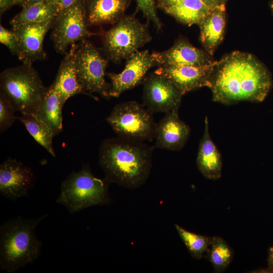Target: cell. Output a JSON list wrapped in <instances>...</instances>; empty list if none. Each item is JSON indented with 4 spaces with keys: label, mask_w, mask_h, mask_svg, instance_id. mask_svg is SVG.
<instances>
[{
    "label": "cell",
    "mask_w": 273,
    "mask_h": 273,
    "mask_svg": "<svg viewBox=\"0 0 273 273\" xmlns=\"http://www.w3.org/2000/svg\"><path fill=\"white\" fill-rule=\"evenodd\" d=\"M272 84L269 72L255 56L235 51L216 61L209 87L212 99L224 105L261 102Z\"/></svg>",
    "instance_id": "6da1fadb"
},
{
    "label": "cell",
    "mask_w": 273,
    "mask_h": 273,
    "mask_svg": "<svg viewBox=\"0 0 273 273\" xmlns=\"http://www.w3.org/2000/svg\"><path fill=\"white\" fill-rule=\"evenodd\" d=\"M153 150L143 142L119 136L106 139L99 152L105 178L130 189L141 187L149 177Z\"/></svg>",
    "instance_id": "7a4b0ae2"
},
{
    "label": "cell",
    "mask_w": 273,
    "mask_h": 273,
    "mask_svg": "<svg viewBox=\"0 0 273 273\" xmlns=\"http://www.w3.org/2000/svg\"><path fill=\"white\" fill-rule=\"evenodd\" d=\"M47 215L37 218L20 216L9 220L0 228V268L13 273L33 263L38 257L42 243L35 234L39 222Z\"/></svg>",
    "instance_id": "3957f363"
},
{
    "label": "cell",
    "mask_w": 273,
    "mask_h": 273,
    "mask_svg": "<svg viewBox=\"0 0 273 273\" xmlns=\"http://www.w3.org/2000/svg\"><path fill=\"white\" fill-rule=\"evenodd\" d=\"M47 90L32 64L22 63L1 73L0 94L15 112L35 115Z\"/></svg>",
    "instance_id": "277c9868"
},
{
    "label": "cell",
    "mask_w": 273,
    "mask_h": 273,
    "mask_svg": "<svg viewBox=\"0 0 273 273\" xmlns=\"http://www.w3.org/2000/svg\"><path fill=\"white\" fill-rule=\"evenodd\" d=\"M110 183L105 178L95 177L88 165L73 171L62 182L57 203L65 206L71 213L85 208L103 205L110 202L108 193Z\"/></svg>",
    "instance_id": "5b68a950"
},
{
    "label": "cell",
    "mask_w": 273,
    "mask_h": 273,
    "mask_svg": "<svg viewBox=\"0 0 273 273\" xmlns=\"http://www.w3.org/2000/svg\"><path fill=\"white\" fill-rule=\"evenodd\" d=\"M114 24L103 34V42L108 58L115 63L127 59L152 39L148 25L134 15H124Z\"/></svg>",
    "instance_id": "8992f818"
},
{
    "label": "cell",
    "mask_w": 273,
    "mask_h": 273,
    "mask_svg": "<svg viewBox=\"0 0 273 273\" xmlns=\"http://www.w3.org/2000/svg\"><path fill=\"white\" fill-rule=\"evenodd\" d=\"M106 120L119 137L141 142L154 139L156 124L152 113L136 102L118 104Z\"/></svg>",
    "instance_id": "52a82bcc"
},
{
    "label": "cell",
    "mask_w": 273,
    "mask_h": 273,
    "mask_svg": "<svg viewBox=\"0 0 273 273\" xmlns=\"http://www.w3.org/2000/svg\"><path fill=\"white\" fill-rule=\"evenodd\" d=\"M74 57L77 78L85 95L93 97L97 93L110 98V83L105 80L108 59L86 39L76 43Z\"/></svg>",
    "instance_id": "ba28073f"
},
{
    "label": "cell",
    "mask_w": 273,
    "mask_h": 273,
    "mask_svg": "<svg viewBox=\"0 0 273 273\" xmlns=\"http://www.w3.org/2000/svg\"><path fill=\"white\" fill-rule=\"evenodd\" d=\"M87 27L82 0L60 11L51 28V38L56 51L66 54L69 46L95 35Z\"/></svg>",
    "instance_id": "9c48e42d"
},
{
    "label": "cell",
    "mask_w": 273,
    "mask_h": 273,
    "mask_svg": "<svg viewBox=\"0 0 273 273\" xmlns=\"http://www.w3.org/2000/svg\"><path fill=\"white\" fill-rule=\"evenodd\" d=\"M143 83V105L151 113L178 110L183 95L168 78L154 71Z\"/></svg>",
    "instance_id": "30bf717a"
},
{
    "label": "cell",
    "mask_w": 273,
    "mask_h": 273,
    "mask_svg": "<svg viewBox=\"0 0 273 273\" xmlns=\"http://www.w3.org/2000/svg\"><path fill=\"white\" fill-rule=\"evenodd\" d=\"M157 66L152 53L138 51L126 59L124 69L119 73H108L111 81L109 96L118 97L122 93L143 82L148 70Z\"/></svg>",
    "instance_id": "8fae6325"
},
{
    "label": "cell",
    "mask_w": 273,
    "mask_h": 273,
    "mask_svg": "<svg viewBox=\"0 0 273 273\" xmlns=\"http://www.w3.org/2000/svg\"><path fill=\"white\" fill-rule=\"evenodd\" d=\"M216 61L204 66H161L154 72L168 78L184 95L203 87H210Z\"/></svg>",
    "instance_id": "7c38bea8"
},
{
    "label": "cell",
    "mask_w": 273,
    "mask_h": 273,
    "mask_svg": "<svg viewBox=\"0 0 273 273\" xmlns=\"http://www.w3.org/2000/svg\"><path fill=\"white\" fill-rule=\"evenodd\" d=\"M35 181L31 169L20 161L9 158L0 165V193L8 199L26 196Z\"/></svg>",
    "instance_id": "4fadbf2b"
},
{
    "label": "cell",
    "mask_w": 273,
    "mask_h": 273,
    "mask_svg": "<svg viewBox=\"0 0 273 273\" xmlns=\"http://www.w3.org/2000/svg\"><path fill=\"white\" fill-rule=\"evenodd\" d=\"M54 20L13 29L17 41V57L22 63L32 64L46 58L43 40L46 33L52 28Z\"/></svg>",
    "instance_id": "5bb4252c"
},
{
    "label": "cell",
    "mask_w": 273,
    "mask_h": 273,
    "mask_svg": "<svg viewBox=\"0 0 273 273\" xmlns=\"http://www.w3.org/2000/svg\"><path fill=\"white\" fill-rule=\"evenodd\" d=\"M190 128L179 117L178 111L165 114L156 124L154 139L155 147L170 151L181 150L187 142Z\"/></svg>",
    "instance_id": "9a60e30c"
},
{
    "label": "cell",
    "mask_w": 273,
    "mask_h": 273,
    "mask_svg": "<svg viewBox=\"0 0 273 273\" xmlns=\"http://www.w3.org/2000/svg\"><path fill=\"white\" fill-rule=\"evenodd\" d=\"M157 66H204L213 63L210 55L196 48L189 42L180 39L167 50L152 53Z\"/></svg>",
    "instance_id": "2e32d148"
},
{
    "label": "cell",
    "mask_w": 273,
    "mask_h": 273,
    "mask_svg": "<svg viewBox=\"0 0 273 273\" xmlns=\"http://www.w3.org/2000/svg\"><path fill=\"white\" fill-rule=\"evenodd\" d=\"M82 1L88 26L115 24L130 3V0Z\"/></svg>",
    "instance_id": "e0dca14e"
},
{
    "label": "cell",
    "mask_w": 273,
    "mask_h": 273,
    "mask_svg": "<svg viewBox=\"0 0 273 273\" xmlns=\"http://www.w3.org/2000/svg\"><path fill=\"white\" fill-rule=\"evenodd\" d=\"M225 24V5H221L211 8L198 25L201 43L211 56L223 39Z\"/></svg>",
    "instance_id": "ac0fdd59"
},
{
    "label": "cell",
    "mask_w": 273,
    "mask_h": 273,
    "mask_svg": "<svg viewBox=\"0 0 273 273\" xmlns=\"http://www.w3.org/2000/svg\"><path fill=\"white\" fill-rule=\"evenodd\" d=\"M196 163L199 170L206 178L215 180L220 177L222 158L210 137L207 116L205 117L204 130L200 141Z\"/></svg>",
    "instance_id": "d6986e66"
},
{
    "label": "cell",
    "mask_w": 273,
    "mask_h": 273,
    "mask_svg": "<svg viewBox=\"0 0 273 273\" xmlns=\"http://www.w3.org/2000/svg\"><path fill=\"white\" fill-rule=\"evenodd\" d=\"M76 47V43L70 46L60 65L56 78L52 83L59 94L63 106L70 97L77 94H85L76 74L74 57Z\"/></svg>",
    "instance_id": "ffe728a7"
},
{
    "label": "cell",
    "mask_w": 273,
    "mask_h": 273,
    "mask_svg": "<svg viewBox=\"0 0 273 273\" xmlns=\"http://www.w3.org/2000/svg\"><path fill=\"white\" fill-rule=\"evenodd\" d=\"M63 107L59 94L52 84L48 87L44 99L35 115L49 126L54 136L63 128Z\"/></svg>",
    "instance_id": "44dd1931"
},
{
    "label": "cell",
    "mask_w": 273,
    "mask_h": 273,
    "mask_svg": "<svg viewBox=\"0 0 273 273\" xmlns=\"http://www.w3.org/2000/svg\"><path fill=\"white\" fill-rule=\"evenodd\" d=\"M57 8L46 0L22 8L10 21L12 28L24 25L54 20L59 13Z\"/></svg>",
    "instance_id": "7402d4cb"
},
{
    "label": "cell",
    "mask_w": 273,
    "mask_h": 273,
    "mask_svg": "<svg viewBox=\"0 0 273 273\" xmlns=\"http://www.w3.org/2000/svg\"><path fill=\"white\" fill-rule=\"evenodd\" d=\"M211 8L201 0H183L164 11L180 23L199 25Z\"/></svg>",
    "instance_id": "603a6c76"
},
{
    "label": "cell",
    "mask_w": 273,
    "mask_h": 273,
    "mask_svg": "<svg viewBox=\"0 0 273 273\" xmlns=\"http://www.w3.org/2000/svg\"><path fill=\"white\" fill-rule=\"evenodd\" d=\"M18 118L35 141L55 157L52 143L54 135L49 126L34 114H21Z\"/></svg>",
    "instance_id": "cb8c5ba5"
},
{
    "label": "cell",
    "mask_w": 273,
    "mask_h": 273,
    "mask_svg": "<svg viewBox=\"0 0 273 273\" xmlns=\"http://www.w3.org/2000/svg\"><path fill=\"white\" fill-rule=\"evenodd\" d=\"M174 225L179 237L193 258L199 259L206 252H208L212 237L189 232L177 224Z\"/></svg>",
    "instance_id": "d4e9b609"
},
{
    "label": "cell",
    "mask_w": 273,
    "mask_h": 273,
    "mask_svg": "<svg viewBox=\"0 0 273 273\" xmlns=\"http://www.w3.org/2000/svg\"><path fill=\"white\" fill-rule=\"evenodd\" d=\"M209 259L215 270H224L231 262L234 253L228 244L218 237H212L208 251Z\"/></svg>",
    "instance_id": "484cf974"
},
{
    "label": "cell",
    "mask_w": 273,
    "mask_h": 273,
    "mask_svg": "<svg viewBox=\"0 0 273 273\" xmlns=\"http://www.w3.org/2000/svg\"><path fill=\"white\" fill-rule=\"evenodd\" d=\"M139 10L149 22H151L157 30H160L162 24L157 13L155 0H135Z\"/></svg>",
    "instance_id": "4316f807"
},
{
    "label": "cell",
    "mask_w": 273,
    "mask_h": 273,
    "mask_svg": "<svg viewBox=\"0 0 273 273\" xmlns=\"http://www.w3.org/2000/svg\"><path fill=\"white\" fill-rule=\"evenodd\" d=\"M15 110L7 100L0 94V131L3 132L10 127L18 118Z\"/></svg>",
    "instance_id": "83f0119b"
},
{
    "label": "cell",
    "mask_w": 273,
    "mask_h": 273,
    "mask_svg": "<svg viewBox=\"0 0 273 273\" xmlns=\"http://www.w3.org/2000/svg\"><path fill=\"white\" fill-rule=\"evenodd\" d=\"M0 42L7 47L13 55L17 56V41L14 32L5 28L2 25H0Z\"/></svg>",
    "instance_id": "f1b7e54d"
},
{
    "label": "cell",
    "mask_w": 273,
    "mask_h": 273,
    "mask_svg": "<svg viewBox=\"0 0 273 273\" xmlns=\"http://www.w3.org/2000/svg\"><path fill=\"white\" fill-rule=\"evenodd\" d=\"M54 5L58 10L59 12L67 9L80 0H46Z\"/></svg>",
    "instance_id": "f546056e"
},
{
    "label": "cell",
    "mask_w": 273,
    "mask_h": 273,
    "mask_svg": "<svg viewBox=\"0 0 273 273\" xmlns=\"http://www.w3.org/2000/svg\"><path fill=\"white\" fill-rule=\"evenodd\" d=\"M22 5L20 0H0V14L3 15L13 6L20 5L22 7Z\"/></svg>",
    "instance_id": "4dcf8cb0"
},
{
    "label": "cell",
    "mask_w": 273,
    "mask_h": 273,
    "mask_svg": "<svg viewBox=\"0 0 273 273\" xmlns=\"http://www.w3.org/2000/svg\"><path fill=\"white\" fill-rule=\"evenodd\" d=\"M183 0H157L158 7L163 11L169 8Z\"/></svg>",
    "instance_id": "1f68e13d"
},
{
    "label": "cell",
    "mask_w": 273,
    "mask_h": 273,
    "mask_svg": "<svg viewBox=\"0 0 273 273\" xmlns=\"http://www.w3.org/2000/svg\"><path fill=\"white\" fill-rule=\"evenodd\" d=\"M210 8H212L218 6L225 5L228 0H201Z\"/></svg>",
    "instance_id": "d6a6232c"
},
{
    "label": "cell",
    "mask_w": 273,
    "mask_h": 273,
    "mask_svg": "<svg viewBox=\"0 0 273 273\" xmlns=\"http://www.w3.org/2000/svg\"><path fill=\"white\" fill-rule=\"evenodd\" d=\"M267 262L268 268L273 271V247H270L268 250Z\"/></svg>",
    "instance_id": "836d02e7"
},
{
    "label": "cell",
    "mask_w": 273,
    "mask_h": 273,
    "mask_svg": "<svg viewBox=\"0 0 273 273\" xmlns=\"http://www.w3.org/2000/svg\"><path fill=\"white\" fill-rule=\"evenodd\" d=\"M43 1L44 0H25V2L22 8Z\"/></svg>",
    "instance_id": "e575fe53"
},
{
    "label": "cell",
    "mask_w": 273,
    "mask_h": 273,
    "mask_svg": "<svg viewBox=\"0 0 273 273\" xmlns=\"http://www.w3.org/2000/svg\"><path fill=\"white\" fill-rule=\"evenodd\" d=\"M270 8L272 13H273V0H272L270 4Z\"/></svg>",
    "instance_id": "d590c367"
},
{
    "label": "cell",
    "mask_w": 273,
    "mask_h": 273,
    "mask_svg": "<svg viewBox=\"0 0 273 273\" xmlns=\"http://www.w3.org/2000/svg\"><path fill=\"white\" fill-rule=\"evenodd\" d=\"M20 1H21L22 2V3H23V5H22V7H23V5L24 4V3H25V0H20Z\"/></svg>",
    "instance_id": "8d00e7d4"
}]
</instances>
